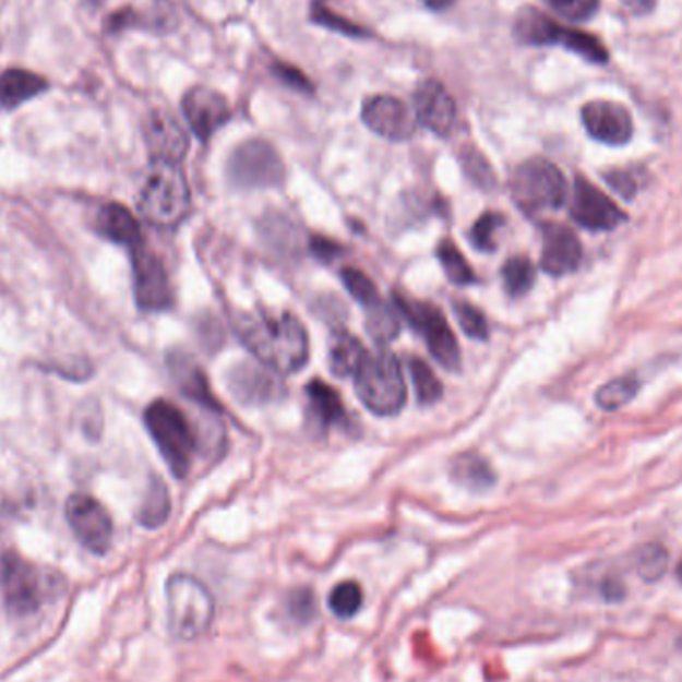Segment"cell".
<instances>
[{"label":"cell","instance_id":"obj_14","mask_svg":"<svg viewBox=\"0 0 682 682\" xmlns=\"http://www.w3.org/2000/svg\"><path fill=\"white\" fill-rule=\"evenodd\" d=\"M144 140L152 163L180 164L190 148L184 128L168 110H152L144 122Z\"/></svg>","mask_w":682,"mask_h":682},{"label":"cell","instance_id":"obj_45","mask_svg":"<svg viewBox=\"0 0 682 682\" xmlns=\"http://www.w3.org/2000/svg\"><path fill=\"white\" fill-rule=\"evenodd\" d=\"M312 252L315 258L330 262V260H334L342 252V248H339V243L332 242V240L322 238V236H315L312 240Z\"/></svg>","mask_w":682,"mask_h":682},{"label":"cell","instance_id":"obj_31","mask_svg":"<svg viewBox=\"0 0 682 682\" xmlns=\"http://www.w3.org/2000/svg\"><path fill=\"white\" fill-rule=\"evenodd\" d=\"M409 371H411V380L416 385L417 399L423 405L440 402L441 395H443V385L428 363L419 358L409 359Z\"/></svg>","mask_w":682,"mask_h":682},{"label":"cell","instance_id":"obj_27","mask_svg":"<svg viewBox=\"0 0 682 682\" xmlns=\"http://www.w3.org/2000/svg\"><path fill=\"white\" fill-rule=\"evenodd\" d=\"M168 515H170V493L163 481L154 477L140 510V523L148 529H156L166 523Z\"/></svg>","mask_w":682,"mask_h":682},{"label":"cell","instance_id":"obj_37","mask_svg":"<svg viewBox=\"0 0 682 682\" xmlns=\"http://www.w3.org/2000/svg\"><path fill=\"white\" fill-rule=\"evenodd\" d=\"M286 611L296 625H308L312 623L318 614V599L312 589L291 590L286 599Z\"/></svg>","mask_w":682,"mask_h":682},{"label":"cell","instance_id":"obj_39","mask_svg":"<svg viewBox=\"0 0 682 682\" xmlns=\"http://www.w3.org/2000/svg\"><path fill=\"white\" fill-rule=\"evenodd\" d=\"M667 563H669V555H667V551L660 545H647L636 555L638 575L647 578V581L662 577Z\"/></svg>","mask_w":682,"mask_h":682},{"label":"cell","instance_id":"obj_26","mask_svg":"<svg viewBox=\"0 0 682 682\" xmlns=\"http://www.w3.org/2000/svg\"><path fill=\"white\" fill-rule=\"evenodd\" d=\"M399 315L402 313L397 310V306H392V303L383 300L375 303L373 308L368 310V320H366L368 334L380 344L392 342L394 337L399 336V330H402Z\"/></svg>","mask_w":682,"mask_h":682},{"label":"cell","instance_id":"obj_20","mask_svg":"<svg viewBox=\"0 0 682 682\" xmlns=\"http://www.w3.org/2000/svg\"><path fill=\"white\" fill-rule=\"evenodd\" d=\"M168 366H170L172 378L176 380V383H178L180 392H182L186 397H190L192 402L204 405V407L220 411V404L216 402V397L210 392L206 375L202 373V370L198 368L190 356H186V354H172V356L168 358Z\"/></svg>","mask_w":682,"mask_h":682},{"label":"cell","instance_id":"obj_48","mask_svg":"<svg viewBox=\"0 0 682 682\" xmlns=\"http://www.w3.org/2000/svg\"><path fill=\"white\" fill-rule=\"evenodd\" d=\"M677 575H679V578L682 581V561L679 563V567H677Z\"/></svg>","mask_w":682,"mask_h":682},{"label":"cell","instance_id":"obj_4","mask_svg":"<svg viewBox=\"0 0 682 682\" xmlns=\"http://www.w3.org/2000/svg\"><path fill=\"white\" fill-rule=\"evenodd\" d=\"M168 626L180 641H196L214 621V599L208 587L192 575H172L166 585Z\"/></svg>","mask_w":682,"mask_h":682},{"label":"cell","instance_id":"obj_34","mask_svg":"<svg viewBox=\"0 0 682 682\" xmlns=\"http://www.w3.org/2000/svg\"><path fill=\"white\" fill-rule=\"evenodd\" d=\"M638 392L635 378H619L613 382L605 383L597 392V405L605 411H617L625 407Z\"/></svg>","mask_w":682,"mask_h":682},{"label":"cell","instance_id":"obj_43","mask_svg":"<svg viewBox=\"0 0 682 682\" xmlns=\"http://www.w3.org/2000/svg\"><path fill=\"white\" fill-rule=\"evenodd\" d=\"M272 72L282 84H286L291 91L301 94H313V84L300 69L286 64V62H274Z\"/></svg>","mask_w":682,"mask_h":682},{"label":"cell","instance_id":"obj_16","mask_svg":"<svg viewBox=\"0 0 682 682\" xmlns=\"http://www.w3.org/2000/svg\"><path fill=\"white\" fill-rule=\"evenodd\" d=\"M583 124L590 136L611 146H621L633 139V118L625 106L595 100L583 106Z\"/></svg>","mask_w":682,"mask_h":682},{"label":"cell","instance_id":"obj_44","mask_svg":"<svg viewBox=\"0 0 682 682\" xmlns=\"http://www.w3.org/2000/svg\"><path fill=\"white\" fill-rule=\"evenodd\" d=\"M607 180L619 194H623L625 198H631L636 192V180L629 172L617 170V172L607 174Z\"/></svg>","mask_w":682,"mask_h":682},{"label":"cell","instance_id":"obj_42","mask_svg":"<svg viewBox=\"0 0 682 682\" xmlns=\"http://www.w3.org/2000/svg\"><path fill=\"white\" fill-rule=\"evenodd\" d=\"M553 11L563 14L571 21H589L595 12L599 11V0H547Z\"/></svg>","mask_w":682,"mask_h":682},{"label":"cell","instance_id":"obj_10","mask_svg":"<svg viewBox=\"0 0 682 682\" xmlns=\"http://www.w3.org/2000/svg\"><path fill=\"white\" fill-rule=\"evenodd\" d=\"M67 521L79 543L94 555H106L112 545V519L100 501L74 493L67 501Z\"/></svg>","mask_w":682,"mask_h":682},{"label":"cell","instance_id":"obj_9","mask_svg":"<svg viewBox=\"0 0 682 682\" xmlns=\"http://www.w3.org/2000/svg\"><path fill=\"white\" fill-rule=\"evenodd\" d=\"M395 306L405 320L426 336L431 356L445 370L457 371L462 368V349L440 310L423 301L407 300L404 296H395Z\"/></svg>","mask_w":682,"mask_h":682},{"label":"cell","instance_id":"obj_24","mask_svg":"<svg viewBox=\"0 0 682 682\" xmlns=\"http://www.w3.org/2000/svg\"><path fill=\"white\" fill-rule=\"evenodd\" d=\"M48 88V81L31 70L9 69L0 72V106L16 108Z\"/></svg>","mask_w":682,"mask_h":682},{"label":"cell","instance_id":"obj_8","mask_svg":"<svg viewBox=\"0 0 682 682\" xmlns=\"http://www.w3.org/2000/svg\"><path fill=\"white\" fill-rule=\"evenodd\" d=\"M226 172L231 186L240 190H258L282 184L286 166L267 140L252 139L231 152Z\"/></svg>","mask_w":682,"mask_h":682},{"label":"cell","instance_id":"obj_47","mask_svg":"<svg viewBox=\"0 0 682 682\" xmlns=\"http://www.w3.org/2000/svg\"><path fill=\"white\" fill-rule=\"evenodd\" d=\"M426 2V7L431 9V11H445V9H450L455 0H423Z\"/></svg>","mask_w":682,"mask_h":682},{"label":"cell","instance_id":"obj_3","mask_svg":"<svg viewBox=\"0 0 682 682\" xmlns=\"http://www.w3.org/2000/svg\"><path fill=\"white\" fill-rule=\"evenodd\" d=\"M0 590L12 614L28 617L40 611L57 593L58 577L26 563L16 553L0 551Z\"/></svg>","mask_w":682,"mask_h":682},{"label":"cell","instance_id":"obj_11","mask_svg":"<svg viewBox=\"0 0 682 682\" xmlns=\"http://www.w3.org/2000/svg\"><path fill=\"white\" fill-rule=\"evenodd\" d=\"M134 270V294L140 310L164 312L172 306V288L160 258L146 248L144 242L130 248Z\"/></svg>","mask_w":682,"mask_h":682},{"label":"cell","instance_id":"obj_41","mask_svg":"<svg viewBox=\"0 0 682 682\" xmlns=\"http://www.w3.org/2000/svg\"><path fill=\"white\" fill-rule=\"evenodd\" d=\"M455 315H457V322L467 336L475 337V339H487L489 327H487L486 315L479 312L475 306L467 303V301H457Z\"/></svg>","mask_w":682,"mask_h":682},{"label":"cell","instance_id":"obj_49","mask_svg":"<svg viewBox=\"0 0 682 682\" xmlns=\"http://www.w3.org/2000/svg\"><path fill=\"white\" fill-rule=\"evenodd\" d=\"M93 2H103V0H93Z\"/></svg>","mask_w":682,"mask_h":682},{"label":"cell","instance_id":"obj_32","mask_svg":"<svg viewBox=\"0 0 682 682\" xmlns=\"http://www.w3.org/2000/svg\"><path fill=\"white\" fill-rule=\"evenodd\" d=\"M535 284V267L525 255L510 258L503 266V286L511 296H525Z\"/></svg>","mask_w":682,"mask_h":682},{"label":"cell","instance_id":"obj_40","mask_svg":"<svg viewBox=\"0 0 682 682\" xmlns=\"http://www.w3.org/2000/svg\"><path fill=\"white\" fill-rule=\"evenodd\" d=\"M462 164L463 170L474 180V184L481 186V188H491L495 184V174L481 152L467 146L462 152Z\"/></svg>","mask_w":682,"mask_h":682},{"label":"cell","instance_id":"obj_6","mask_svg":"<svg viewBox=\"0 0 682 682\" xmlns=\"http://www.w3.org/2000/svg\"><path fill=\"white\" fill-rule=\"evenodd\" d=\"M511 196L525 214L537 216L565 204L567 182L555 164L531 158L511 176Z\"/></svg>","mask_w":682,"mask_h":682},{"label":"cell","instance_id":"obj_29","mask_svg":"<svg viewBox=\"0 0 682 682\" xmlns=\"http://www.w3.org/2000/svg\"><path fill=\"white\" fill-rule=\"evenodd\" d=\"M559 45L577 52L578 57L587 58L595 64H605L609 60V52H607L601 40L593 35H587V33H581V31H573V28L563 26Z\"/></svg>","mask_w":682,"mask_h":682},{"label":"cell","instance_id":"obj_35","mask_svg":"<svg viewBox=\"0 0 682 682\" xmlns=\"http://www.w3.org/2000/svg\"><path fill=\"white\" fill-rule=\"evenodd\" d=\"M342 279H344V286H346L347 291L354 296V300H358L368 310L382 301L378 286L371 282L368 274H363L358 267H344L342 270Z\"/></svg>","mask_w":682,"mask_h":682},{"label":"cell","instance_id":"obj_36","mask_svg":"<svg viewBox=\"0 0 682 682\" xmlns=\"http://www.w3.org/2000/svg\"><path fill=\"white\" fill-rule=\"evenodd\" d=\"M310 16H312L313 23L325 26V28H330V31L342 33V35L354 36V38H366V36L371 35L368 28L351 23L349 19L342 16V14H336L334 11H330L324 4H313Z\"/></svg>","mask_w":682,"mask_h":682},{"label":"cell","instance_id":"obj_13","mask_svg":"<svg viewBox=\"0 0 682 682\" xmlns=\"http://www.w3.org/2000/svg\"><path fill=\"white\" fill-rule=\"evenodd\" d=\"M182 112L202 142L212 139L214 132H218L231 116L226 96L208 86L190 88L182 98Z\"/></svg>","mask_w":682,"mask_h":682},{"label":"cell","instance_id":"obj_15","mask_svg":"<svg viewBox=\"0 0 682 682\" xmlns=\"http://www.w3.org/2000/svg\"><path fill=\"white\" fill-rule=\"evenodd\" d=\"M571 216L578 226L593 231L613 230L623 220V212L617 208L613 200L605 196L599 188L585 178H577L575 182Z\"/></svg>","mask_w":682,"mask_h":682},{"label":"cell","instance_id":"obj_22","mask_svg":"<svg viewBox=\"0 0 682 682\" xmlns=\"http://www.w3.org/2000/svg\"><path fill=\"white\" fill-rule=\"evenodd\" d=\"M306 397H308V416L312 419L313 426L327 431L332 426L346 421V407L342 404V397L327 383L320 380L308 383Z\"/></svg>","mask_w":682,"mask_h":682},{"label":"cell","instance_id":"obj_7","mask_svg":"<svg viewBox=\"0 0 682 682\" xmlns=\"http://www.w3.org/2000/svg\"><path fill=\"white\" fill-rule=\"evenodd\" d=\"M144 423L176 477H184L196 452V438L184 414L176 405L158 399L144 411Z\"/></svg>","mask_w":682,"mask_h":682},{"label":"cell","instance_id":"obj_19","mask_svg":"<svg viewBox=\"0 0 682 682\" xmlns=\"http://www.w3.org/2000/svg\"><path fill=\"white\" fill-rule=\"evenodd\" d=\"M231 394L236 395L242 404H266L276 399L282 394V385L278 382V373L270 368H258L252 363H240L230 371Z\"/></svg>","mask_w":682,"mask_h":682},{"label":"cell","instance_id":"obj_23","mask_svg":"<svg viewBox=\"0 0 682 682\" xmlns=\"http://www.w3.org/2000/svg\"><path fill=\"white\" fill-rule=\"evenodd\" d=\"M96 231L103 234L106 240L122 243L128 248L142 242L139 220L130 210L116 202H108L100 208L96 216Z\"/></svg>","mask_w":682,"mask_h":682},{"label":"cell","instance_id":"obj_33","mask_svg":"<svg viewBox=\"0 0 682 682\" xmlns=\"http://www.w3.org/2000/svg\"><path fill=\"white\" fill-rule=\"evenodd\" d=\"M363 605V590L356 581H344L332 590L330 595V609L337 619H351L359 613Z\"/></svg>","mask_w":682,"mask_h":682},{"label":"cell","instance_id":"obj_28","mask_svg":"<svg viewBox=\"0 0 682 682\" xmlns=\"http://www.w3.org/2000/svg\"><path fill=\"white\" fill-rule=\"evenodd\" d=\"M453 477L469 489H486L493 486L495 475L491 467L477 455H463L453 465Z\"/></svg>","mask_w":682,"mask_h":682},{"label":"cell","instance_id":"obj_38","mask_svg":"<svg viewBox=\"0 0 682 682\" xmlns=\"http://www.w3.org/2000/svg\"><path fill=\"white\" fill-rule=\"evenodd\" d=\"M503 222L505 220L495 212H486L479 220L475 222L471 234H469L475 248L481 252H493L498 246L495 234L503 226Z\"/></svg>","mask_w":682,"mask_h":682},{"label":"cell","instance_id":"obj_5","mask_svg":"<svg viewBox=\"0 0 682 682\" xmlns=\"http://www.w3.org/2000/svg\"><path fill=\"white\" fill-rule=\"evenodd\" d=\"M356 394L375 416H395L407 397L402 366L392 351L368 356L356 373Z\"/></svg>","mask_w":682,"mask_h":682},{"label":"cell","instance_id":"obj_46","mask_svg":"<svg viewBox=\"0 0 682 682\" xmlns=\"http://www.w3.org/2000/svg\"><path fill=\"white\" fill-rule=\"evenodd\" d=\"M626 9L633 12V14H648V12L655 9V2L657 0H623Z\"/></svg>","mask_w":682,"mask_h":682},{"label":"cell","instance_id":"obj_21","mask_svg":"<svg viewBox=\"0 0 682 682\" xmlns=\"http://www.w3.org/2000/svg\"><path fill=\"white\" fill-rule=\"evenodd\" d=\"M513 31H515V38L523 45L547 47V45L559 43L563 26L535 7H523L517 12Z\"/></svg>","mask_w":682,"mask_h":682},{"label":"cell","instance_id":"obj_1","mask_svg":"<svg viewBox=\"0 0 682 682\" xmlns=\"http://www.w3.org/2000/svg\"><path fill=\"white\" fill-rule=\"evenodd\" d=\"M240 336L243 346L276 373L301 370L310 356L306 327L288 312L246 315L240 325Z\"/></svg>","mask_w":682,"mask_h":682},{"label":"cell","instance_id":"obj_18","mask_svg":"<svg viewBox=\"0 0 682 682\" xmlns=\"http://www.w3.org/2000/svg\"><path fill=\"white\" fill-rule=\"evenodd\" d=\"M581 242L577 234L561 224H547L543 230L541 267L551 276H565L577 270L581 262Z\"/></svg>","mask_w":682,"mask_h":682},{"label":"cell","instance_id":"obj_2","mask_svg":"<svg viewBox=\"0 0 682 682\" xmlns=\"http://www.w3.org/2000/svg\"><path fill=\"white\" fill-rule=\"evenodd\" d=\"M140 214L158 228H174L190 210V186L178 164L152 163L139 194Z\"/></svg>","mask_w":682,"mask_h":682},{"label":"cell","instance_id":"obj_17","mask_svg":"<svg viewBox=\"0 0 682 682\" xmlns=\"http://www.w3.org/2000/svg\"><path fill=\"white\" fill-rule=\"evenodd\" d=\"M416 118L438 136H447L457 118V106L452 94L440 81H423L414 94Z\"/></svg>","mask_w":682,"mask_h":682},{"label":"cell","instance_id":"obj_12","mask_svg":"<svg viewBox=\"0 0 682 682\" xmlns=\"http://www.w3.org/2000/svg\"><path fill=\"white\" fill-rule=\"evenodd\" d=\"M361 118L368 128L382 139L402 142V140L411 139L416 134V116L407 108V105H404L395 96L380 94V96H373L370 100H366L363 110H361Z\"/></svg>","mask_w":682,"mask_h":682},{"label":"cell","instance_id":"obj_30","mask_svg":"<svg viewBox=\"0 0 682 682\" xmlns=\"http://www.w3.org/2000/svg\"><path fill=\"white\" fill-rule=\"evenodd\" d=\"M438 258H440L441 266L445 270L447 278L452 279L457 286H467L474 284V267L469 266V262L465 260V255L459 252V248L450 240H443L438 246Z\"/></svg>","mask_w":682,"mask_h":682},{"label":"cell","instance_id":"obj_25","mask_svg":"<svg viewBox=\"0 0 682 682\" xmlns=\"http://www.w3.org/2000/svg\"><path fill=\"white\" fill-rule=\"evenodd\" d=\"M327 356L332 373L336 378H347L351 373H358L361 363L368 358V351L358 337L351 336L346 330H336L330 337Z\"/></svg>","mask_w":682,"mask_h":682}]
</instances>
